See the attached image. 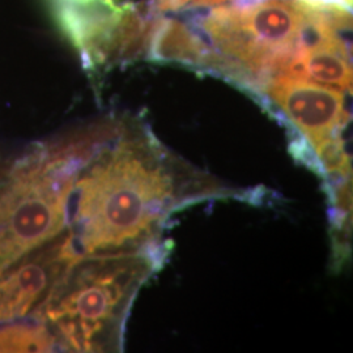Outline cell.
Here are the masks:
<instances>
[{
    "instance_id": "cell-1",
    "label": "cell",
    "mask_w": 353,
    "mask_h": 353,
    "mask_svg": "<svg viewBox=\"0 0 353 353\" xmlns=\"http://www.w3.org/2000/svg\"><path fill=\"white\" fill-rule=\"evenodd\" d=\"M101 148L79 172L67 203L68 237L80 258L168 252L160 236L170 214L242 194L178 159L150 130L127 131L115 145Z\"/></svg>"
},
{
    "instance_id": "cell-2",
    "label": "cell",
    "mask_w": 353,
    "mask_h": 353,
    "mask_svg": "<svg viewBox=\"0 0 353 353\" xmlns=\"http://www.w3.org/2000/svg\"><path fill=\"white\" fill-rule=\"evenodd\" d=\"M168 252L94 254L68 268L36 312L61 347L77 352L121 351L127 316L141 285Z\"/></svg>"
},
{
    "instance_id": "cell-3",
    "label": "cell",
    "mask_w": 353,
    "mask_h": 353,
    "mask_svg": "<svg viewBox=\"0 0 353 353\" xmlns=\"http://www.w3.org/2000/svg\"><path fill=\"white\" fill-rule=\"evenodd\" d=\"M316 13L303 1L265 0L216 8L202 26L221 59V74L261 89L316 34Z\"/></svg>"
},
{
    "instance_id": "cell-4",
    "label": "cell",
    "mask_w": 353,
    "mask_h": 353,
    "mask_svg": "<svg viewBox=\"0 0 353 353\" xmlns=\"http://www.w3.org/2000/svg\"><path fill=\"white\" fill-rule=\"evenodd\" d=\"M89 157L77 141L43 150L0 185V272L63 233L70 192Z\"/></svg>"
},
{
    "instance_id": "cell-5",
    "label": "cell",
    "mask_w": 353,
    "mask_h": 353,
    "mask_svg": "<svg viewBox=\"0 0 353 353\" xmlns=\"http://www.w3.org/2000/svg\"><path fill=\"white\" fill-rule=\"evenodd\" d=\"M262 89L312 148L323 140L341 137L348 122L341 89L290 76L271 77Z\"/></svg>"
},
{
    "instance_id": "cell-6",
    "label": "cell",
    "mask_w": 353,
    "mask_h": 353,
    "mask_svg": "<svg viewBox=\"0 0 353 353\" xmlns=\"http://www.w3.org/2000/svg\"><path fill=\"white\" fill-rule=\"evenodd\" d=\"M43 250L0 272V322L23 318L48 300L55 285L79 258L68 233L59 234Z\"/></svg>"
},
{
    "instance_id": "cell-7",
    "label": "cell",
    "mask_w": 353,
    "mask_h": 353,
    "mask_svg": "<svg viewBox=\"0 0 353 353\" xmlns=\"http://www.w3.org/2000/svg\"><path fill=\"white\" fill-rule=\"evenodd\" d=\"M338 28L325 26L305 42L279 76L303 79L351 92L352 67L348 49L336 34Z\"/></svg>"
},
{
    "instance_id": "cell-8",
    "label": "cell",
    "mask_w": 353,
    "mask_h": 353,
    "mask_svg": "<svg viewBox=\"0 0 353 353\" xmlns=\"http://www.w3.org/2000/svg\"><path fill=\"white\" fill-rule=\"evenodd\" d=\"M150 52L154 61L198 65L214 71L220 65L217 54L176 20H165L157 26Z\"/></svg>"
},
{
    "instance_id": "cell-9",
    "label": "cell",
    "mask_w": 353,
    "mask_h": 353,
    "mask_svg": "<svg viewBox=\"0 0 353 353\" xmlns=\"http://www.w3.org/2000/svg\"><path fill=\"white\" fill-rule=\"evenodd\" d=\"M55 341L45 326L0 328V352H50Z\"/></svg>"
},
{
    "instance_id": "cell-10",
    "label": "cell",
    "mask_w": 353,
    "mask_h": 353,
    "mask_svg": "<svg viewBox=\"0 0 353 353\" xmlns=\"http://www.w3.org/2000/svg\"><path fill=\"white\" fill-rule=\"evenodd\" d=\"M305 4L325 10H344L351 8V0H301Z\"/></svg>"
},
{
    "instance_id": "cell-11",
    "label": "cell",
    "mask_w": 353,
    "mask_h": 353,
    "mask_svg": "<svg viewBox=\"0 0 353 353\" xmlns=\"http://www.w3.org/2000/svg\"><path fill=\"white\" fill-rule=\"evenodd\" d=\"M189 1L190 0H154V4L160 11H176L186 6Z\"/></svg>"
},
{
    "instance_id": "cell-12",
    "label": "cell",
    "mask_w": 353,
    "mask_h": 353,
    "mask_svg": "<svg viewBox=\"0 0 353 353\" xmlns=\"http://www.w3.org/2000/svg\"><path fill=\"white\" fill-rule=\"evenodd\" d=\"M228 0H195L194 1V6L196 7H210V6H216V4H220V3H224ZM237 1L239 4H250L254 1H265V0H234Z\"/></svg>"
}]
</instances>
